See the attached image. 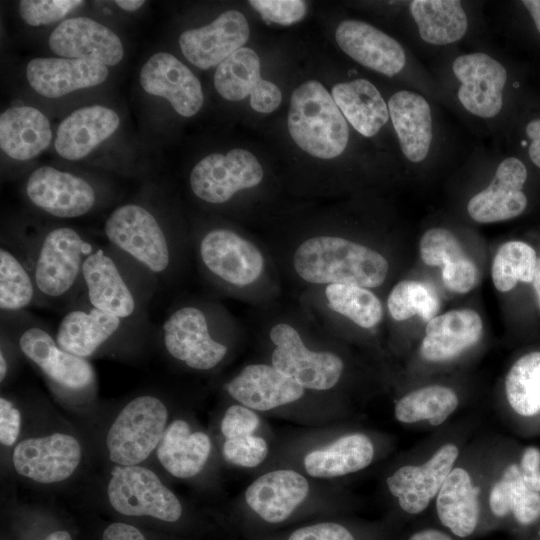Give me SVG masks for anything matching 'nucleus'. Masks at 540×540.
I'll return each mask as SVG.
<instances>
[{
	"label": "nucleus",
	"mask_w": 540,
	"mask_h": 540,
	"mask_svg": "<svg viewBox=\"0 0 540 540\" xmlns=\"http://www.w3.org/2000/svg\"><path fill=\"white\" fill-rule=\"evenodd\" d=\"M297 275L311 284H351L378 287L385 281L389 264L379 252L337 236H315L294 252Z\"/></svg>",
	"instance_id": "f257e3e1"
},
{
	"label": "nucleus",
	"mask_w": 540,
	"mask_h": 540,
	"mask_svg": "<svg viewBox=\"0 0 540 540\" xmlns=\"http://www.w3.org/2000/svg\"><path fill=\"white\" fill-rule=\"evenodd\" d=\"M287 126L297 146L317 158H335L348 144L347 121L332 95L316 80L292 92Z\"/></svg>",
	"instance_id": "f03ea898"
},
{
	"label": "nucleus",
	"mask_w": 540,
	"mask_h": 540,
	"mask_svg": "<svg viewBox=\"0 0 540 540\" xmlns=\"http://www.w3.org/2000/svg\"><path fill=\"white\" fill-rule=\"evenodd\" d=\"M93 251L70 227L47 232L35 248L31 269L38 297L59 301L74 293L83 282L84 261Z\"/></svg>",
	"instance_id": "7ed1b4c3"
},
{
	"label": "nucleus",
	"mask_w": 540,
	"mask_h": 540,
	"mask_svg": "<svg viewBox=\"0 0 540 540\" xmlns=\"http://www.w3.org/2000/svg\"><path fill=\"white\" fill-rule=\"evenodd\" d=\"M167 422V407L158 397L146 394L130 400L106 435L110 461L122 466L140 465L157 450Z\"/></svg>",
	"instance_id": "20e7f679"
},
{
	"label": "nucleus",
	"mask_w": 540,
	"mask_h": 540,
	"mask_svg": "<svg viewBox=\"0 0 540 540\" xmlns=\"http://www.w3.org/2000/svg\"><path fill=\"white\" fill-rule=\"evenodd\" d=\"M107 498L117 513L127 517L176 522L183 512L174 492L142 465H115L107 484Z\"/></svg>",
	"instance_id": "39448f33"
},
{
	"label": "nucleus",
	"mask_w": 540,
	"mask_h": 540,
	"mask_svg": "<svg viewBox=\"0 0 540 540\" xmlns=\"http://www.w3.org/2000/svg\"><path fill=\"white\" fill-rule=\"evenodd\" d=\"M104 232L110 243L153 274L165 272L171 263L167 236L156 217L137 204L116 208L107 218Z\"/></svg>",
	"instance_id": "423d86ee"
},
{
	"label": "nucleus",
	"mask_w": 540,
	"mask_h": 540,
	"mask_svg": "<svg viewBox=\"0 0 540 540\" xmlns=\"http://www.w3.org/2000/svg\"><path fill=\"white\" fill-rule=\"evenodd\" d=\"M275 345L272 365L304 389L328 390L340 380L344 364L331 352L309 350L297 330L287 323L274 325L269 333Z\"/></svg>",
	"instance_id": "0eeeda50"
},
{
	"label": "nucleus",
	"mask_w": 540,
	"mask_h": 540,
	"mask_svg": "<svg viewBox=\"0 0 540 540\" xmlns=\"http://www.w3.org/2000/svg\"><path fill=\"white\" fill-rule=\"evenodd\" d=\"M262 179L263 168L257 158L241 148L204 157L189 177L195 196L211 204L225 203L237 192L257 186Z\"/></svg>",
	"instance_id": "6e6552de"
},
{
	"label": "nucleus",
	"mask_w": 540,
	"mask_h": 540,
	"mask_svg": "<svg viewBox=\"0 0 540 540\" xmlns=\"http://www.w3.org/2000/svg\"><path fill=\"white\" fill-rule=\"evenodd\" d=\"M82 460V446L71 434L54 432L19 441L12 452V464L20 476L40 484L67 480Z\"/></svg>",
	"instance_id": "1a4fd4ad"
},
{
	"label": "nucleus",
	"mask_w": 540,
	"mask_h": 540,
	"mask_svg": "<svg viewBox=\"0 0 540 540\" xmlns=\"http://www.w3.org/2000/svg\"><path fill=\"white\" fill-rule=\"evenodd\" d=\"M162 340L171 357L194 370L214 368L228 350L212 337L204 311L196 306L173 311L162 325Z\"/></svg>",
	"instance_id": "9d476101"
},
{
	"label": "nucleus",
	"mask_w": 540,
	"mask_h": 540,
	"mask_svg": "<svg viewBox=\"0 0 540 540\" xmlns=\"http://www.w3.org/2000/svg\"><path fill=\"white\" fill-rule=\"evenodd\" d=\"M199 255L213 276L234 286L254 283L264 269L260 250L229 229L217 228L207 232L200 241Z\"/></svg>",
	"instance_id": "9b49d317"
},
{
	"label": "nucleus",
	"mask_w": 540,
	"mask_h": 540,
	"mask_svg": "<svg viewBox=\"0 0 540 540\" xmlns=\"http://www.w3.org/2000/svg\"><path fill=\"white\" fill-rule=\"evenodd\" d=\"M17 344L21 353L61 388L83 391L94 384L95 373L90 362L61 348L56 338L41 326L25 327Z\"/></svg>",
	"instance_id": "f8f14e48"
},
{
	"label": "nucleus",
	"mask_w": 540,
	"mask_h": 540,
	"mask_svg": "<svg viewBox=\"0 0 540 540\" xmlns=\"http://www.w3.org/2000/svg\"><path fill=\"white\" fill-rule=\"evenodd\" d=\"M214 86L229 101H240L250 96L251 108L259 113L275 111L282 101L281 90L261 77L260 59L248 47L233 52L217 66Z\"/></svg>",
	"instance_id": "ddd939ff"
},
{
	"label": "nucleus",
	"mask_w": 540,
	"mask_h": 540,
	"mask_svg": "<svg viewBox=\"0 0 540 540\" xmlns=\"http://www.w3.org/2000/svg\"><path fill=\"white\" fill-rule=\"evenodd\" d=\"M452 69L461 82L458 99L467 111L482 118L495 117L501 111L507 71L500 62L475 52L458 56Z\"/></svg>",
	"instance_id": "4468645a"
},
{
	"label": "nucleus",
	"mask_w": 540,
	"mask_h": 540,
	"mask_svg": "<svg viewBox=\"0 0 540 540\" xmlns=\"http://www.w3.org/2000/svg\"><path fill=\"white\" fill-rule=\"evenodd\" d=\"M459 456L453 443L442 445L421 465H404L387 478L390 493L408 514L423 512L436 497Z\"/></svg>",
	"instance_id": "2eb2a0df"
},
{
	"label": "nucleus",
	"mask_w": 540,
	"mask_h": 540,
	"mask_svg": "<svg viewBox=\"0 0 540 540\" xmlns=\"http://www.w3.org/2000/svg\"><path fill=\"white\" fill-rule=\"evenodd\" d=\"M26 194L36 207L58 218L82 216L96 202V193L86 180L51 166L39 167L31 173Z\"/></svg>",
	"instance_id": "dca6fc26"
},
{
	"label": "nucleus",
	"mask_w": 540,
	"mask_h": 540,
	"mask_svg": "<svg viewBox=\"0 0 540 540\" xmlns=\"http://www.w3.org/2000/svg\"><path fill=\"white\" fill-rule=\"evenodd\" d=\"M249 35L245 16L237 10H228L208 25L184 31L179 37V45L190 63L209 69L244 47Z\"/></svg>",
	"instance_id": "f3484780"
},
{
	"label": "nucleus",
	"mask_w": 540,
	"mask_h": 540,
	"mask_svg": "<svg viewBox=\"0 0 540 540\" xmlns=\"http://www.w3.org/2000/svg\"><path fill=\"white\" fill-rule=\"evenodd\" d=\"M140 84L148 94L168 100L184 117L195 115L204 102L198 78L167 52L155 53L146 61L140 71Z\"/></svg>",
	"instance_id": "a211bd4d"
},
{
	"label": "nucleus",
	"mask_w": 540,
	"mask_h": 540,
	"mask_svg": "<svg viewBox=\"0 0 540 540\" xmlns=\"http://www.w3.org/2000/svg\"><path fill=\"white\" fill-rule=\"evenodd\" d=\"M49 46L63 58L88 60L104 66L118 64L124 55L119 37L108 27L87 17L62 21L51 33Z\"/></svg>",
	"instance_id": "6ab92c4d"
},
{
	"label": "nucleus",
	"mask_w": 540,
	"mask_h": 540,
	"mask_svg": "<svg viewBox=\"0 0 540 540\" xmlns=\"http://www.w3.org/2000/svg\"><path fill=\"white\" fill-rule=\"evenodd\" d=\"M526 179L523 162L516 157L505 158L489 186L469 200L470 217L479 223H494L519 216L528 202L522 191Z\"/></svg>",
	"instance_id": "aec40b11"
},
{
	"label": "nucleus",
	"mask_w": 540,
	"mask_h": 540,
	"mask_svg": "<svg viewBox=\"0 0 540 540\" xmlns=\"http://www.w3.org/2000/svg\"><path fill=\"white\" fill-rule=\"evenodd\" d=\"M82 277L91 306L126 320L138 312V301L127 278L105 251L97 249L86 257Z\"/></svg>",
	"instance_id": "412c9836"
},
{
	"label": "nucleus",
	"mask_w": 540,
	"mask_h": 540,
	"mask_svg": "<svg viewBox=\"0 0 540 540\" xmlns=\"http://www.w3.org/2000/svg\"><path fill=\"white\" fill-rule=\"evenodd\" d=\"M339 47L359 64L386 76L405 66L403 47L391 36L360 20H344L335 32Z\"/></svg>",
	"instance_id": "4be33fe9"
},
{
	"label": "nucleus",
	"mask_w": 540,
	"mask_h": 540,
	"mask_svg": "<svg viewBox=\"0 0 540 540\" xmlns=\"http://www.w3.org/2000/svg\"><path fill=\"white\" fill-rule=\"evenodd\" d=\"M229 395L252 410L267 411L300 399L304 388L273 365L251 364L226 384Z\"/></svg>",
	"instance_id": "5701e85b"
},
{
	"label": "nucleus",
	"mask_w": 540,
	"mask_h": 540,
	"mask_svg": "<svg viewBox=\"0 0 540 540\" xmlns=\"http://www.w3.org/2000/svg\"><path fill=\"white\" fill-rule=\"evenodd\" d=\"M108 74L107 66L100 63L63 57L35 58L26 68L30 86L48 98L99 85L107 79Z\"/></svg>",
	"instance_id": "b1692460"
},
{
	"label": "nucleus",
	"mask_w": 540,
	"mask_h": 540,
	"mask_svg": "<svg viewBox=\"0 0 540 540\" xmlns=\"http://www.w3.org/2000/svg\"><path fill=\"white\" fill-rule=\"evenodd\" d=\"M127 321L88 303V306L75 307L63 316L55 338L64 350L87 359L116 338Z\"/></svg>",
	"instance_id": "393cba45"
},
{
	"label": "nucleus",
	"mask_w": 540,
	"mask_h": 540,
	"mask_svg": "<svg viewBox=\"0 0 540 540\" xmlns=\"http://www.w3.org/2000/svg\"><path fill=\"white\" fill-rule=\"evenodd\" d=\"M309 493L307 479L294 470L281 469L263 474L245 492L248 506L264 521H285Z\"/></svg>",
	"instance_id": "a878e982"
},
{
	"label": "nucleus",
	"mask_w": 540,
	"mask_h": 540,
	"mask_svg": "<svg viewBox=\"0 0 540 540\" xmlns=\"http://www.w3.org/2000/svg\"><path fill=\"white\" fill-rule=\"evenodd\" d=\"M482 330L479 314L471 309L451 310L435 316L427 323L420 354L430 362L448 361L476 344Z\"/></svg>",
	"instance_id": "bb28decb"
},
{
	"label": "nucleus",
	"mask_w": 540,
	"mask_h": 540,
	"mask_svg": "<svg viewBox=\"0 0 540 540\" xmlns=\"http://www.w3.org/2000/svg\"><path fill=\"white\" fill-rule=\"evenodd\" d=\"M119 123L118 114L110 108L100 105L82 107L59 124L55 149L64 159H81L109 138Z\"/></svg>",
	"instance_id": "cd10ccee"
},
{
	"label": "nucleus",
	"mask_w": 540,
	"mask_h": 540,
	"mask_svg": "<svg viewBox=\"0 0 540 540\" xmlns=\"http://www.w3.org/2000/svg\"><path fill=\"white\" fill-rule=\"evenodd\" d=\"M388 110L404 156L414 163L423 161L433 138L427 100L416 92L398 91L389 99Z\"/></svg>",
	"instance_id": "c85d7f7f"
},
{
	"label": "nucleus",
	"mask_w": 540,
	"mask_h": 540,
	"mask_svg": "<svg viewBox=\"0 0 540 540\" xmlns=\"http://www.w3.org/2000/svg\"><path fill=\"white\" fill-rule=\"evenodd\" d=\"M420 255L426 265L442 267V281L450 291L464 294L477 285V266L450 230H427L420 240Z\"/></svg>",
	"instance_id": "c756f323"
},
{
	"label": "nucleus",
	"mask_w": 540,
	"mask_h": 540,
	"mask_svg": "<svg viewBox=\"0 0 540 540\" xmlns=\"http://www.w3.org/2000/svg\"><path fill=\"white\" fill-rule=\"evenodd\" d=\"M435 499L443 526L461 538L473 534L480 517L479 489L466 469L454 467Z\"/></svg>",
	"instance_id": "7c9ffc66"
},
{
	"label": "nucleus",
	"mask_w": 540,
	"mask_h": 540,
	"mask_svg": "<svg viewBox=\"0 0 540 540\" xmlns=\"http://www.w3.org/2000/svg\"><path fill=\"white\" fill-rule=\"evenodd\" d=\"M210 451L211 441L206 433L193 432L187 421L176 419L168 424L156 455L163 468L172 476L187 479L203 469Z\"/></svg>",
	"instance_id": "2f4dec72"
},
{
	"label": "nucleus",
	"mask_w": 540,
	"mask_h": 540,
	"mask_svg": "<svg viewBox=\"0 0 540 540\" xmlns=\"http://www.w3.org/2000/svg\"><path fill=\"white\" fill-rule=\"evenodd\" d=\"M51 139L49 120L34 107H11L0 116V147L12 159L25 161L38 156Z\"/></svg>",
	"instance_id": "473e14b6"
},
{
	"label": "nucleus",
	"mask_w": 540,
	"mask_h": 540,
	"mask_svg": "<svg viewBox=\"0 0 540 540\" xmlns=\"http://www.w3.org/2000/svg\"><path fill=\"white\" fill-rule=\"evenodd\" d=\"M331 95L346 121L365 137L376 135L389 119L388 105L366 79L338 83Z\"/></svg>",
	"instance_id": "72a5a7b5"
},
{
	"label": "nucleus",
	"mask_w": 540,
	"mask_h": 540,
	"mask_svg": "<svg viewBox=\"0 0 540 540\" xmlns=\"http://www.w3.org/2000/svg\"><path fill=\"white\" fill-rule=\"evenodd\" d=\"M374 445L362 433L342 436L324 449L313 450L304 458L306 472L316 478H333L355 473L369 466Z\"/></svg>",
	"instance_id": "f704fd0d"
},
{
	"label": "nucleus",
	"mask_w": 540,
	"mask_h": 540,
	"mask_svg": "<svg viewBox=\"0 0 540 540\" xmlns=\"http://www.w3.org/2000/svg\"><path fill=\"white\" fill-rule=\"evenodd\" d=\"M409 9L421 39L429 44L457 42L468 29L467 15L458 0H414Z\"/></svg>",
	"instance_id": "c9c22d12"
},
{
	"label": "nucleus",
	"mask_w": 540,
	"mask_h": 540,
	"mask_svg": "<svg viewBox=\"0 0 540 540\" xmlns=\"http://www.w3.org/2000/svg\"><path fill=\"white\" fill-rule=\"evenodd\" d=\"M489 507L497 517L512 513L522 525L540 518V492L530 489L523 481L519 464L508 465L490 491Z\"/></svg>",
	"instance_id": "e433bc0d"
},
{
	"label": "nucleus",
	"mask_w": 540,
	"mask_h": 540,
	"mask_svg": "<svg viewBox=\"0 0 540 540\" xmlns=\"http://www.w3.org/2000/svg\"><path fill=\"white\" fill-rule=\"evenodd\" d=\"M459 399L454 390L443 385H429L413 390L395 405L394 414L402 423L426 420L439 426L457 409Z\"/></svg>",
	"instance_id": "4c0bfd02"
},
{
	"label": "nucleus",
	"mask_w": 540,
	"mask_h": 540,
	"mask_svg": "<svg viewBox=\"0 0 540 540\" xmlns=\"http://www.w3.org/2000/svg\"><path fill=\"white\" fill-rule=\"evenodd\" d=\"M505 394L517 414L531 417L540 411V352L520 357L505 378Z\"/></svg>",
	"instance_id": "58836bf2"
},
{
	"label": "nucleus",
	"mask_w": 540,
	"mask_h": 540,
	"mask_svg": "<svg viewBox=\"0 0 540 540\" xmlns=\"http://www.w3.org/2000/svg\"><path fill=\"white\" fill-rule=\"evenodd\" d=\"M38 297L31 269L14 251L0 248V308L2 312H20Z\"/></svg>",
	"instance_id": "ea45409f"
},
{
	"label": "nucleus",
	"mask_w": 540,
	"mask_h": 540,
	"mask_svg": "<svg viewBox=\"0 0 540 540\" xmlns=\"http://www.w3.org/2000/svg\"><path fill=\"white\" fill-rule=\"evenodd\" d=\"M329 307L362 328L376 326L383 317L378 297L365 287L351 284H329L325 288Z\"/></svg>",
	"instance_id": "a19ab883"
},
{
	"label": "nucleus",
	"mask_w": 540,
	"mask_h": 540,
	"mask_svg": "<svg viewBox=\"0 0 540 540\" xmlns=\"http://www.w3.org/2000/svg\"><path fill=\"white\" fill-rule=\"evenodd\" d=\"M537 256L535 250L527 243L509 241L497 250L492 262V281L500 292L512 290L518 281H533Z\"/></svg>",
	"instance_id": "79ce46f5"
},
{
	"label": "nucleus",
	"mask_w": 540,
	"mask_h": 540,
	"mask_svg": "<svg viewBox=\"0 0 540 540\" xmlns=\"http://www.w3.org/2000/svg\"><path fill=\"white\" fill-rule=\"evenodd\" d=\"M387 306L391 316L397 321L407 320L414 315L430 321L439 309V299L422 282L403 280L391 290Z\"/></svg>",
	"instance_id": "37998d69"
},
{
	"label": "nucleus",
	"mask_w": 540,
	"mask_h": 540,
	"mask_svg": "<svg viewBox=\"0 0 540 540\" xmlns=\"http://www.w3.org/2000/svg\"><path fill=\"white\" fill-rule=\"evenodd\" d=\"M84 2L81 0H22L19 14L31 26L56 22Z\"/></svg>",
	"instance_id": "c03bdc74"
},
{
	"label": "nucleus",
	"mask_w": 540,
	"mask_h": 540,
	"mask_svg": "<svg viewBox=\"0 0 540 540\" xmlns=\"http://www.w3.org/2000/svg\"><path fill=\"white\" fill-rule=\"evenodd\" d=\"M222 453L230 464L252 468L261 464L268 455V444L259 436L248 435L226 439Z\"/></svg>",
	"instance_id": "a18cd8bd"
},
{
	"label": "nucleus",
	"mask_w": 540,
	"mask_h": 540,
	"mask_svg": "<svg viewBox=\"0 0 540 540\" xmlns=\"http://www.w3.org/2000/svg\"><path fill=\"white\" fill-rule=\"evenodd\" d=\"M249 4L267 23L292 25L299 22L307 12V4L301 0H251Z\"/></svg>",
	"instance_id": "49530a36"
},
{
	"label": "nucleus",
	"mask_w": 540,
	"mask_h": 540,
	"mask_svg": "<svg viewBox=\"0 0 540 540\" xmlns=\"http://www.w3.org/2000/svg\"><path fill=\"white\" fill-rule=\"evenodd\" d=\"M260 419L244 405L230 406L221 421V432L226 439L252 435L258 428Z\"/></svg>",
	"instance_id": "de8ad7c7"
},
{
	"label": "nucleus",
	"mask_w": 540,
	"mask_h": 540,
	"mask_svg": "<svg viewBox=\"0 0 540 540\" xmlns=\"http://www.w3.org/2000/svg\"><path fill=\"white\" fill-rule=\"evenodd\" d=\"M288 540H355L351 532L344 526L323 522L305 526L295 530Z\"/></svg>",
	"instance_id": "09e8293b"
},
{
	"label": "nucleus",
	"mask_w": 540,
	"mask_h": 540,
	"mask_svg": "<svg viewBox=\"0 0 540 540\" xmlns=\"http://www.w3.org/2000/svg\"><path fill=\"white\" fill-rule=\"evenodd\" d=\"M21 430L20 410L6 397L0 398V442L3 446H13Z\"/></svg>",
	"instance_id": "8fccbe9b"
},
{
	"label": "nucleus",
	"mask_w": 540,
	"mask_h": 540,
	"mask_svg": "<svg viewBox=\"0 0 540 540\" xmlns=\"http://www.w3.org/2000/svg\"><path fill=\"white\" fill-rule=\"evenodd\" d=\"M519 468L525 484L540 492V450L537 447L529 446L524 450Z\"/></svg>",
	"instance_id": "3c124183"
},
{
	"label": "nucleus",
	"mask_w": 540,
	"mask_h": 540,
	"mask_svg": "<svg viewBox=\"0 0 540 540\" xmlns=\"http://www.w3.org/2000/svg\"><path fill=\"white\" fill-rule=\"evenodd\" d=\"M102 540H146V538L135 526L124 522H114L105 528Z\"/></svg>",
	"instance_id": "603ef678"
},
{
	"label": "nucleus",
	"mask_w": 540,
	"mask_h": 540,
	"mask_svg": "<svg viewBox=\"0 0 540 540\" xmlns=\"http://www.w3.org/2000/svg\"><path fill=\"white\" fill-rule=\"evenodd\" d=\"M526 134L531 139L528 148L529 157L540 168V118L534 119L527 124Z\"/></svg>",
	"instance_id": "864d4df0"
},
{
	"label": "nucleus",
	"mask_w": 540,
	"mask_h": 540,
	"mask_svg": "<svg viewBox=\"0 0 540 540\" xmlns=\"http://www.w3.org/2000/svg\"><path fill=\"white\" fill-rule=\"evenodd\" d=\"M408 540H453L448 534L437 529H424L414 533Z\"/></svg>",
	"instance_id": "5fc2aeb1"
},
{
	"label": "nucleus",
	"mask_w": 540,
	"mask_h": 540,
	"mask_svg": "<svg viewBox=\"0 0 540 540\" xmlns=\"http://www.w3.org/2000/svg\"><path fill=\"white\" fill-rule=\"evenodd\" d=\"M522 3L529 11L536 29L540 34V0H524Z\"/></svg>",
	"instance_id": "6e6d98bb"
},
{
	"label": "nucleus",
	"mask_w": 540,
	"mask_h": 540,
	"mask_svg": "<svg viewBox=\"0 0 540 540\" xmlns=\"http://www.w3.org/2000/svg\"><path fill=\"white\" fill-rule=\"evenodd\" d=\"M116 5L119 6L121 9L129 12H133L138 10L145 1L142 0H116Z\"/></svg>",
	"instance_id": "4d7b16f0"
},
{
	"label": "nucleus",
	"mask_w": 540,
	"mask_h": 540,
	"mask_svg": "<svg viewBox=\"0 0 540 540\" xmlns=\"http://www.w3.org/2000/svg\"><path fill=\"white\" fill-rule=\"evenodd\" d=\"M532 283L538 299V303L540 305V258H538L537 260L536 270Z\"/></svg>",
	"instance_id": "13d9d810"
},
{
	"label": "nucleus",
	"mask_w": 540,
	"mask_h": 540,
	"mask_svg": "<svg viewBox=\"0 0 540 540\" xmlns=\"http://www.w3.org/2000/svg\"><path fill=\"white\" fill-rule=\"evenodd\" d=\"M44 540H73L70 533L66 530H56L44 539Z\"/></svg>",
	"instance_id": "bf43d9fd"
},
{
	"label": "nucleus",
	"mask_w": 540,
	"mask_h": 540,
	"mask_svg": "<svg viewBox=\"0 0 540 540\" xmlns=\"http://www.w3.org/2000/svg\"><path fill=\"white\" fill-rule=\"evenodd\" d=\"M8 374V363L4 350L0 352V380L3 382Z\"/></svg>",
	"instance_id": "052dcab7"
}]
</instances>
